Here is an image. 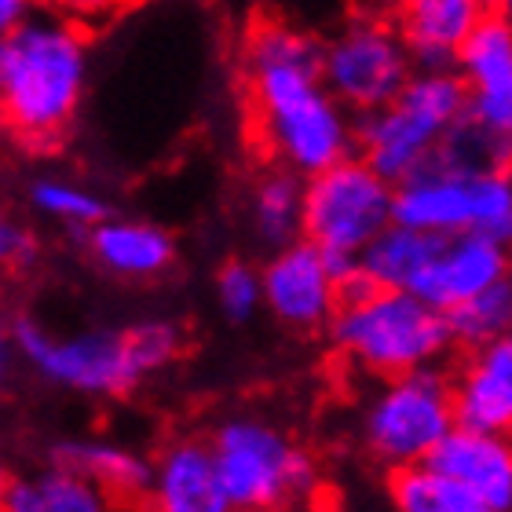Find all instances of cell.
<instances>
[{
	"instance_id": "3957f363",
	"label": "cell",
	"mask_w": 512,
	"mask_h": 512,
	"mask_svg": "<svg viewBox=\"0 0 512 512\" xmlns=\"http://www.w3.org/2000/svg\"><path fill=\"white\" fill-rule=\"evenodd\" d=\"M8 344L33 374L55 388L110 399L165 370L180 355L183 333L169 319H139L128 330H81L55 337L37 319L19 315L8 326Z\"/></svg>"
},
{
	"instance_id": "7c38bea8",
	"label": "cell",
	"mask_w": 512,
	"mask_h": 512,
	"mask_svg": "<svg viewBox=\"0 0 512 512\" xmlns=\"http://www.w3.org/2000/svg\"><path fill=\"white\" fill-rule=\"evenodd\" d=\"M428 465L465 487L480 512H512V436L454 425Z\"/></svg>"
},
{
	"instance_id": "9a60e30c",
	"label": "cell",
	"mask_w": 512,
	"mask_h": 512,
	"mask_svg": "<svg viewBox=\"0 0 512 512\" xmlns=\"http://www.w3.org/2000/svg\"><path fill=\"white\" fill-rule=\"evenodd\" d=\"M150 505L161 512H231L216 450L205 439H176L154 458Z\"/></svg>"
},
{
	"instance_id": "d6986e66",
	"label": "cell",
	"mask_w": 512,
	"mask_h": 512,
	"mask_svg": "<svg viewBox=\"0 0 512 512\" xmlns=\"http://www.w3.org/2000/svg\"><path fill=\"white\" fill-rule=\"evenodd\" d=\"M246 216L253 238L267 249L304 238V176L286 165L264 172L249 191Z\"/></svg>"
},
{
	"instance_id": "277c9868",
	"label": "cell",
	"mask_w": 512,
	"mask_h": 512,
	"mask_svg": "<svg viewBox=\"0 0 512 512\" xmlns=\"http://www.w3.org/2000/svg\"><path fill=\"white\" fill-rule=\"evenodd\" d=\"M333 352L377 381L439 366L458 344L450 315L414 289L377 286L370 297L348 300L326 326Z\"/></svg>"
},
{
	"instance_id": "d6a6232c",
	"label": "cell",
	"mask_w": 512,
	"mask_h": 512,
	"mask_svg": "<svg viewBox=\"0 0 512 512\" xmlns=\"http://www.w3.org/2000/svg\"><path fill=\"white\" fill-rule=\"evenodd\" d=\"M502 8H505V11H509V15H512V0H505V4H502Z\"/></svg>"
},
{
	"instance_id": "52a82bcc",
	"label": "cell",
	"mask_w": 512,
	"mask_h": 512,
	"mask_svg": "<svg viewBox=\"0 0 512 512\" xmlns=\"http://www.w3.org/2000/svg\"><path fill=\"white\" fill-rule=\"evenodd\" d=\"M220 483L231 509L267 512L311 498L319 469L308 450H300L282 428L260 417H231L213 432Z\"/></svg>"
},
{
	"instance_id": "44dd1931",
	"label": "cell",
	"mask_w": 512,
	"mask_h": 512,
	"mask_svg": "<svg viewBox=\"0 0 512 512\" xmlns=\"http://www.w3.org/2000/svg\"><path fill=\"white\" fill-rule=\"evenodd\" d=\"M52 461L74 465L107 494H121V498H147L154 483V461L143 458L139 450L103 443V439H66L52 450Z\"/></svg>"
},
{
	"instance_id": "4dcf8cb0",
	"label": "cell",
	"mask_w": 512,
	"mask_h": 512,
	"mask_svg": "<svg viewBox=\"0 0 512 512\" xmlns=\"http://www.w3.org/2000/svg\"><path fill=\"white\" fill-rule=\"evenodd\" d=\"M359 4H363L366 11H395V4H399V0H359Z\"/></svg>"
},
{
	"instance_id": "ac0fdd59",
	"label": "cell",
	"mask_w": 512,
	"mask_h": 512,
	"mask_svg": "<svg viewBox=\"0 0 512 512\" xmlns=\"http://www.w3.org/2000/svg\"><path fill=\"white\" fill-rule=\"evenodd\" d=\"M110 494L74 465L52 461L37 476H15L0 491L4 512H103Z\"/></svg>"
},
{
	"instance_id": "30bf717a",
	"label": "cell",
	"mask_w": 512,
	"mask_h": 512,
	"mask_svg": "<svg viewBox=\"0 0 512 512\" xmlns=\"http://www.w3.org/2000/svg\"><path fill=\"white\" fill-rule=\"evenodd\" d=\"M264 275V308L286 330H322L341 308V282L330 271L326 249L311 238H297L282 249H271Z\"/></svg>"
},
{
	"instance_id": "5bb4252c",
	"label": "cell",
	"mask_w": 512,
	"mask_h": 512,
	"mask_svg": "<svg viewBox=\"0 0 512 512\" xmlns=\"http://www.w3.org/2000/svg\"><path fill=\"white\" fill-rule=\"evenodd\" d=\"M450 381L458 425L512 436V333L469 348Z\"/></svg>"
},
{
	"instance_id": "cb8c5ba5",
	"label": "cell",
	"mask_w": 512,
	"mask_h": 512,
	"mask_svg": "<svg viewBox=\"0 0 512 512\" xmlns=\"http://www.w3.org/2000/svg\"><path fill=\"white\" fill-rule=\"evenodd\" d=\"M450 326L458 337L461 348H476V344L498 341L512 333V271L505 278H498L494 286H487L483 293L469 297L465 304L450 308Z\"/></svg>"
},
{
	"instance_id": "4316f807",
	"label": "cell",
	"mask_w": 512,
	"mask_h": 512,
	"mask_svg": "<svg viewBox=\"0 0 512 512\" xmlns=\"http://www.w3.org/2000/svg\"><path fill=\"white\" fill-rule=\"evenodd\" d=\"M469 114L498 136L512 139V81L487 88H469Z\"/></svg>"
},
{
	"instance_id": "7402d4cb",
	"label": "cell",
	"mask_w": 512,
	"mask_h": 512,
	"mask_svg": "<svg viewBox=\"0 0 512 512\" xmlns=\"http://www.w3.org/2000/svg\"><path fill=\"white\" fill-rule=\"evenodd\" d=\"M388 498L399 512H480L476 498L428 461L392 469L388 476Z\"/></svg>"
},
{
	"instance_id": "f546056e",
	"label": "cell",
	"mask_w": 512,
	"mask_h": 512,
	"mask_svg": "<svg viewBox=\"0 0 512 512\" xmlns=\"http://www.w3.org/2000/svg\"><path fill=\"white\" fill-rule=\"evenodd\" d=\"M33 11H37V0H0V30H11Z\"/></svg>"
},
{
	"instance_id": "1f68e13d",
	"label": "cell",
	"mask_w": 512,
	"mask_h": 512,
	"mask_svg": "<svg viewBox=\"0 0 512 512\" xmlns=\"http://www.w3.org/2000/svg\"><path fill=\"white\" fill-rule=\"evenodd\" d=\"M502 4H505V0H483V8H487V11H494V8H502Z\"/></svg>"
},
{
	"instance_id": "484cf974",
	"label": "cell",
	"mask_w": 512,
	"mask_h": 512,
	"mask_svg": "<svg viewBox=\"0 0 512 512\" xmlns=\"http://www.w3.org/2000/svg\"><path fill=\"white\" fill-rule=\"evenodd\" d=\"M216 308L227 322H249L264 308V275L246 260H227L216 271Z\"/></svg>"
},
{
	"instance_id": "4fadbf2b",
	"label": "cell",
	"mask_w": 512,
	"mask_h": 512,
	"mask_svg": "<svg viewBox=\"0 0 512 512\" xmlns=\"http://www.w3.org/2000/svg\"><path fill=\"white\" fill-rule=\"evenodd\" d=\"M512 271V249L494 242L476 231H461V235H443V246L432 256L428 271L421 275L414 293L432 300L436 308L450 311L465 304L469 297L494 286L498 278Z\"/></svg>"
},
{
	"instance_id": "603a6c76",
	"label": "cell",
	"mask_w": 512,
	"mask_h": 512,
	"mask_svg": "<svg viewBox=\"0 0 512 512\" xmlns=\"http://www.w3.org/2000/svg\"><path fill=\"white\" fill-rule=\"evenodd\" d=\"M26 202L44 220L77 227V231H92L99 220L110 216L107 202L96 191H88L74 180H63V176H33L26 187Z\"/></svg>"
},
{
	"instance_id": "8992f818",
	"label": "cell",
	"mask_w": 512,
	"mask_h": 512,
	"mask_svg": "<svg viewBox=\"0 0 512 512\" xmlns=\"http://www.w3.org/2000/svg\"><path fill=\"white\" fill-rule=\"evenodd\" d=\"M454 425V381L443 366H421L377 384L363 406L359 432L366 454L392 472L428 461Z\"/></svg>"
},
{
	"instance_id": "f1b7e54d",
	"label": "cell",
	"mask_w": 512,
	"mask_h": 512,
	"mask_svg": "<svg viewBox=\"0 0 512 512\" xmlns=\"http://www.w3.org/2000/svg\"><path fill=\"white\" fill-rule=\"evenodd\" d=\"M52 8L74 22H92L99 15H107L114 8V0H52Z\"/></svg>"
},
{
	"instance_id": "6da1fadb",
	"label": "cell",
	"mask_w": 512,
	"mask_h": 512,
	"mask_svg": "<svg viewBox=\"0 0 512 512\" xmlns=\"http://www.w3.org/2000/svg\"><path fill=\"white\" fill-rule=\"evenodd\" d=\"M249 110L260 147L304 180L355 154V114L322 77V44L282 19H260L242 41Z\"/></svg>"
},
{
	"instance_id": "8fae6325",
	"label": "cell",
	"mask_w": 512,
	"mask_h": 512,
	"mask_svg": "<svg viewBox=\"0 0 512 512\" xmlns=\"http://www.w3.org/2000/svg\"><path fill=\"white\" fill-rule=\"evenodd\" d=\"M476 213V169H461L436 154L417 172L395 183V220L432 235L472 231Z\"/></svg>"
},
{
	"instance_id": "5b68a950",
	"label": "cell",
	"mask_w": 512,
	"mask_h": 512,
	"mask_svg": "<svg viewBox=\"0 0 512 512\" xmlns=\"http://www.w3.org/2000/svg\"><path fill=\"white\" fill-rule=\"evenodd\" d=\"M469 118V85L454 66L414 70L406 88L381 110L355 118V154L384 180H406L436 158L458 121Z\"/></svg>"
},
{
	"instance_id": "2e32d148",
	"label": "cell",
	"mask_w": 512,
	"mask_h": 512,
	"mask_svg": "<svg viewBox=\"0 0 512 512\" xmlns=\"http://www.w3.org/2000/svg\"><path fill=\"white\" fill-rule=\"evenodd\" d=\"M88 256L99 271L125 282H150L176 264V242L165 227L132 216H107L85 231Z\"/></svg>"
},
{
	"instance_id": "9c48e42d",
	"label": "cell",
	"mask_w": 512,
	"mask_h": 512,
	"mask_svg": "<svg viewBox=\"0 0 512 512\" xmlns=\"http://www.w3.org/2000/svg\"><path fill=\"white\" fill-rule=\"evenodd\" d=\"M395 220V183L359 154L304 180V238L330 253H363Z\"/></svg>"
},
{
	"instance_id": "ffe728a7",
	"label": "cell",
	"mask_w": 512,
	"mask_h": 512,
	"mask_svg": "<svg viewBox=\"0 0 512 512\" xmlns=\"http://www.w3.org/2000/svg\"><path fill=\"white\" fill-rule=\"evenodd\" d=\"M443 246V235H432V231H421V227L410 224H392L384 227L381 235L370 242V246L359 253V264L377 286L384 289H417L421 275L428 271L432 256Z\"/></svg>"
},
{
	"instance_id": "7a4b0ae2",
	"label": "cell",
	"mask_w": 512,
	"mask_h": 512,
	"mask_svg": "<svg viewBox=\"0 0 512 512\" xmlns=\"http://www.w3.org/2000/svg\"><path fill=\"white\" fill-rule=\"evenodd\" d=\"M88 44L74 19L33 11L0 37V118L26 150L59 147L85 103Z\"/></svg>"
},
{
	"instance_id": "d4e9b609",
	"label": "cell",
	"mask_w": 512,
	"mask_h": 512,
	"mask_svg": "<svg viewBox=\"0 0 512 512\" xmlns=\"http://www.w3.org/2000/svg\"><path fill=\"white\" fill-rule=\"evenodd\" d=\"M439 154L450 158L454 165H461V169H498V165H509L512 139L491 132V128L480 125V121L469 114L465 121L454 125V132H450L447 143L439 147Z\"/></svg>"
},
{
	"instance_id": "83f0119b",
	"label": "cell",
	"mask_w": 512,
	"mask_h": 512,
	"mask_svg": "<svg viewBox=\"0 0 512 512\" xmlns=\"http://www.w3.org/2000/svg\"><path fill=\"white\" fill-rule=\"evenodd\" d=\"M0 260L8 271H30L41 260V238L22 220H0Z\"/></svg>"
},
{
	"instance_id": "ba28073f",
	"label": "cell",
	"mask_w": 512,
	"mask_h": 512,
	"mask_svg": "<svg viewBox=\"0 0 512 512\" xmlns=\"http://www.w3.org/2000/svg\"><path fill=\"white\" fill-rule=\"evenodd\" d=\"M414 70V52L403 30L381 19V11L355 15L333 30L330 41H322V77L355 118L388 107Z\"/></svg>"
},
{
	"instance_id": "836d02e7",
	"label": "cell",
	"mask_w": 512,
	"mask_h": 512,
	"mask_svg": "<svg viewBox=\"0 0 512 512\" xmlns=\"http://www.w3.org/2000/svg\"><path fill=\"white\" fill-rule=\"evenodd\" d=\"M509 169H512V154H509Z\"/></svg>"
},
{
	"instance_id": "e0dca14e",
	"label": "cell",
	"mask_w": 512,
	"mask_h": 512,
	"mask_svg": "<svg viewBox=\"0 0 512 512\" xmlns=\"http://www.w3.org/2000/svg\"><path fill=\"white\" fill-rule=\"evenodd\" d=\"M487 15L483 0H399L395 26L403 30L417 70H443L458 63L465 37Z\"/></svg>"
}]
</instances>
